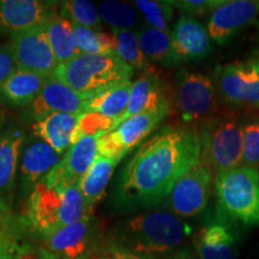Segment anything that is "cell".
<instances>
[{"mask_svg": "<svg viewBox=\"0 0 259 259\" xmlns=\"http://www.w3.org/2000/svg\"><path fill=\"white\" fill-rule=\"evenodd\" d=\"M200 155L196 128L171 124L158 128L139 145L119 174L115 205L127 211L157 206L198 163Z\"/></svg>", "mask_w": 259, "mask_h": 259, "instance_id": "1", "label": "cell"}, {"mask_svg": "<svg viewBox=\"0 0 259 259\" xmlns=\"http://www.w3.org/2000/svg\"><path fill=\"white\" fill-rule=\"evenodd\" d=\"M90 215L93 209L84 199L79 184L51 186L42 180L29 193L22 225L45 239Z\"/></svg>", "mask_w": 259, "mask_h": 259, "instance_id": "2", "label": "cell"}, {"mask_svg": "<svg viewBox=\"0 0 259 259\" xmlns=\"http://www.w3.org/2000/svg\"><path fill=\"white\" fill-rule=\"evenodd\" d=\"M189 234V226L177 215L153 210L138 213L119 226L113 242L136 253L155 257L176 252Z\"/></svg>", "mask_w": 259, "mask_h": 259, "instance_id": "3", "label": "cell"}, {"mask_svg": "<svg viewBox=\"0 0 259 259\" xmlns=\"http://www.w3.org/2000/svg\"><path fill=\"white\" fill-rule=\"evenodd\" d=\"M134 71L116 53L80 54L67 64L59 65L54 77L74 92L94 97L130 82Z\"/></svg>", "mask_w": 259, "mask_h": 259, "instance_id": "4", "label": "cell"}, {"mask_svg": "<svg viewBox=\"0 0 259 259\" xmlns=\"http://www.w3.org/2000/svg\"><path fill=\"white\" fill-rule=\"evenodd\" d=\"M218 215L229 223L259 226V169L240 166L215 176Z\"/></svg>", "mask_w": 259, "mask_h": 259, "instance_id": "5", "label": "cell"}, {"mask_svg": "<svg viewBox=\"0 0 259 259\" xmlns=\"http://www.w3.org/2000/svg\"><path fill=\"white\" fill-rule=\"evenodd\" d=\"M198 128L200 158L215 176L242 166V124L234 113H219Z\"/></svg>", "mask_w": 259, "mask_h": 259, "instance_id": "6", "label": "cell"}, {"mask_svg": "<svg viewBox=\"0 0 259 259\" xmlns=\"http://www.w3.org/2000/svg\"><path fill=\"white\" fill-rule=\"evenodd\" d=\"M173 96L181 121L187 127L198 128L220 113L216 87L205 74L180 70Z\"/></svg>", "mask_w": 259, "mask_h": 259, "instance_id": "7", "label": "cell"}, {"mask_svg": "<svg viewBox=\"0 0 259 259\" xmlns=\"http://www.w3.org/2000/svg\"><path fill=\"white\" fill-rule=\"evenodd\" d=\"M171 111L173 105H168L122 121L115 128L100 136L97 141V155L121 161L132 149L139 147L150 137Z\"/></svg>", "mask_w": 259, "mask_h": 259, "instance_id": "8", "label": "cell"}, {"mask_svg": "<svg viewBox=\"0 0 259 259\" xmlns=\"http://www.w3.org/2000/svg\"><path fill=\"white\" fill-rule=\"evenodd\" d=\"M215 87L226 105L259 107V58L219 66Z\"/></svg>", "mask_w": 259, "mask_h": 259, "instance_id": "9", "label": "cell"}, {"mask_svg": "<svg viewBox=\"0 0 259 259\" xmlns=\"http://www.w3.org/2000/svg\"><path fill=\"white\" fill-rule=\"evenodd\" d=\"M213 180V171L202 158L186 176L178 181L167 197L166 206L178 218L191 219L206 209Z\"/></svg>", "mask_w": 259, "mask_h": 259, "instance_id": "10", "label": "cell"}, {"mask_svg": "<svg viewBox=\"0 0 259 259\" xmlns=\"http://www.w3.org/2000/svg\"><path fill=\"white\" fill-rule=\"evenodd\" d=\"M9 45L17 69L30 71L47 78L54 76L59 63L52 50L45 25L12 34Z\"/></svg>", "mask_w": 259, "mask_h": 259, "instance_id": "11", "label": "cell"}, {"mask_svg": "<svg viewBox=\"0 0 259 259\" xmlns=\"http://www.w3.org/2000/svg\"><path fill=\"white\" fill-rule=\"evenodd\" d=\"M45 250L56 259H92L99 242V227L93 215L63 227L42 239Z\"/></svg>", "mask_w": 259, "mask_h": 259, "instance_id": "12", "label": "cell"}, {"mask_svg": "<svg viewBox=\"0 0 259 259\" xmlns=\"http://www.w3.org/2000/svg\"><path fill=\"white\" fill-rule=\"evenodd\" d=\"M59 14V2L0 0V36L42 27Z\"/></svg>", "mask_w": 259, "mask_h": 259, "instance_id": "13", "label": "cell"}, {"mask_svg": "<svg viewBox=\"0 0 259 259\" xmlns=\"http://www.w3.org/2000/svg\"><path fill=\"white\" fill-rule=\"evenodd\" d=\"M259 18V2L228 0L211 12L208 21L210 38L225 45L241 29L253 24Z\"/></svg>", "mask_w": 259, "mask_h": 259, "instance_id": "14", "label": "cell"}, {"mask_svg": "<svg viewBox=\"0 0 259 259\" xmlns=\"http://www.w3.org/2000/svg\"><path fill=\"white\" fill-rule=\"evenodd\" d=\"M90 99L92 97L74 92L53 76L48 78L41 93L29 106L28 113L32 120L53 113L82 115L85 113Z\"/></svg>", "mask_w": 259, "mask_h": 259, "instance_id": "15", "label": "cell"}, {"mask_svg": "<svg viewBox=\"0 0 259 259\" xmlns=\"http://www.w3.org/2000/svg\"><path fill=\"white\" fill-rule=\"evenodd\" d=\"M100 136H87L71 145L59 164L44 179L46 184L51 186L79 184L96 160Z\"/></svg>", "mask_w": 259, "mask_h": 259, "instance_id": "16", "label": "cell"}, {"mask_svg": "<svg viewBox=\"0 0 259 259\" xmlns=\"http://www.w3.org/2000/svg\"><path fill=\"white\" fill-rule=\"evenodd\" d=\"M173 102L166 82L158 76L157 72L143 73L132 84L127 108L124 114L116 120L113 128L132 116L153 112L163 106L173 105Z\"/></svg>", "mask_w": 259, "mask_h": 259, "instance_id": "17", "label": "cell"}, {"mask_svg": "<svg viewBox=\"0 0 259 259\" xmlns=\"http://www.w3.org/2000/svg\"><path fill=\"white\" fill-rule=\"evenodd\" d=\"M170 36L174 54L180 63L200 61L211 52L208 29L190 16H180L170 31Z\"/></svg>", "mask_w": 259, "mask_h": 259, "instance_id": "18", "label": "cell"}, {"mask_svg": "<svg viewBox=\"0 0 259 259\" xmlns=\"http://www.w3.org/2000/svg\"><path fill=\"white\" fill-rule=\"evenodd\" d=\"M193 245L198 259L235 258V236L231 223L219 215L197 232Z\"/></svg>", "mask_w": 259, "mask_h": 259, "instance_id": "19", "label": "cell"}, {"mask_svg": "<svg viewBox=\"0 0 259 259\" xmlns=\"http://www.w3.org/2000/svg\"><path fill=\"white\" fill-rule=\"evenodd\" d=\"M60 155L41 139L29 142L22 151L19 183L23 193H30L60 162Z\"/></svg>", "mask_w": 259, "mask_h": 259, "instance_id": "20", "label": "cell"}, {"mask_svg": "<svg viewBox=\"0 0 259 259\" xmlns=\"http://www.w3.org/2000/svg\"><path fill=\"white\" fill-rule=\"evenodd\" d=\"M25 142V131L11 124L0 128V197L10 206L16 186L18 161Z\"/></svg>", "mask_w": 259, "mask_h": 259, "instance_id": "21", "label": "cell"}, {"mask_svg": "<svg viewBox=\"0 0 259 259\" xmlns=\"http://www.w3.org/2000/svg\"><path fill=\"white\" fill-rule=\"evenodd\" d=\"M83 115V114H82ZM80 115L53 113L34 120L32 134L42 142L50 145L59 155H65L72 145Z\"/></svg>", "mask_w": 259, "mask_h": 259, "instance_id": "22", "label": "cell"}, {"mask_svg": "<svg viewBox=\"0 0 259 259\" xmlns=\"http://www.w3.org/2000/svg\"><path fill=\"white\" fill-rule=\"evenodd\" d=\"M47 80V77L41 74L17 69L0 87V100L9 106H30Z\"/></svg>", "mask_w": 259, "mask_h": 259, "instance_id": "23", "label": "cell"}, {"mask_svg": "<svg viewBox=\"0 0 259 259\" xmlns=\"http://www.w3.org/2000/svg\"><path fill=\"white\" fill-rule=\"evenodd\" d=\"M139 46L149 61L157 63L164 67H174L181 63L174 54L170 32L154 29L149 25L138 28Z\"/></svg>", "mask_w": 259, "mask_h": 259, "instance_id": "24", "label": "cell"}, {"mask_svg": "<svg viewBox=\"0 0 259 259\" xmlns=\"http://www.w3.org/2000/svg\"><path fill=\"white\" fill-rule=\"evenodd\" d=\"M119 162L120 161L97 155L92 168L79 181L80 192L92 209L106 196L107 187Z\"/></svg>", "mask_w": 259, "mask_h": 259, "instance_id": "25", "label": "cell"}, {"mask_svg": "<svg viewBox=\"0 0 259 259\" xmlns=\"http://www.w3.org/2000/svg\"><path fill=\"white\" fill-rule=\"evenodd\" d=\"M45 29L59 65L67 64L80 56L74 38L72 22L58 14L45 24Z\"/></svg>", "mask_w": 259, "mask_h": 259, "instance_id": "26", "label": "cell"}, {"mask_svg": "<svg viewBox=\"0 0 259 259\" xmlns=\"http://www.w3.org/2000/svg\"><path fill=\"white\" fill-rule=\"evenodd\" d=\"M134 82H126L94 96L87 106L85 113H97L114 120V124L127 108Z\"/></svg>", "mask_w": 259, "mask_h": 259, "instance_id": "27", "label": "cell"}, {"mask_svg": "<svg viewBox=\"0 0 259 259\" xmlns=\"http://www.w3.org/2000/svg\"><path fill=\"white\" fill-rule=\"evenodd\" d=\"M116 37V52L119 57L134 70L144 73H156V69L151 65L139 46L137 32L132 30H113Z\"/></svg>", "mask_w": 259, "mask_h": 259, "instance_id": "28", "label": "cell"}, {"mask_svg": "<svg viewBox=\"0 0 259 259\" xmlns=\"http://www.w3.org/2000/svg\"><path fill=\"white\" fill-rule=\"evenodd\" d=\"M73 32L80 54H106L116 52L114 32L84 28L76 24H73Z\"/></svg>", "mask_w": 259, "mask_h": 259, "instance_id": "29", "label": "cell"}, {"mask_svg": "<svg viewBox=\"0 0 259 259\" xmlns=\"http://www.w3.org/2000/svg\"><path fill=\"white\" fill-rule=\"evenodd\" d=\"M59 15L79 27L90 29H100L101 27L99 9L89 0L59 2Z\"/></svg>", "mask_w": 259, "mask_h": 259, "instance_id": "30", "label": "cell"}, {"mask_svg": "<svg viewBox=\"0 0 259 259\" xmlns=\"http://www.w3.org/2000/svg\"><path fill=\"white\" fill-rule=\"evenodd\" d=\"M100 17L113 30H132L137 28L138 17L131 6L120 2H102L99 5Z\"/></svg>", "mask_w": 259, "mask_h": 259, "instance_id": "31", "label": "cell"}, {"mask_svg": "<svg viewBox=\"0 0 259 259\" xmlns=\"http://www.w3.org/2000/svg\"><path fill=\"white\" fill-rule=\"evenodd\" d=\"M135 8L143 15L149 27L157 30L168 31L169 23L174 16L173 2H155V0H137L134 2Z\"/></svg>", "mask_w": 259, "mask_h": 259, "instance_id": "32", "label": "cell"}, {"mask_svg": "<svg viewBox=\"0 0 259 259\" xmlns=\"http://www.w3.org/2000/svg\"><path fill=\"white\" fill-rule=\"evenodd\" d=\"M242 166L259 167V118L242 125Z\"/></svg>", "mask_w": 259, "mask_h": 259, "instance_id": "33", "label": "cell"}, {"mask_svg": "<svg viewBox=\"0 0 259 259\" xmlns=\"http://www.w3.org/2000/svg\"><path fill=\"white\" fill-rule=\"evenodd\" d=\"M114 126V120L106 118L97 113H84L80 115L76 132L73 135L72 145L87 136L102 135L107 131H111Z\"/></svg>", "mask_w": 259, "mask_h": 259, "instance_id": "34", "label": "cell"}, {"mask_svg": "<svg viewBox=\"0 0 259 259\" xmlns=\"http://www.w3.org/2000/svg\"><path fill=\"white\" fill-rule=\"evenodd\" d=\"M223 3L225 0H180L173 2V4L176 9L183 12V15L194 18L196 16H203L215 11Z\"/></svg>", "mask_w": 259, "mask_h": 259, "instance_id": "35", "label": "cell"}, {"mask_svg": "<svg viewBox=\"0 0 259 259\" xmlns=\"http://www.w3.org/2000/svg\"><path fill=\"white\" fill-rule=\"evenodd\" d=\"M28 246L22 245L16 234V226L11 216L0 218V251H27Z\"/></svg>", "mask_w": 259, "mask_h": 259, "instance_id": "36", "label": "cell"}, {"mask_svg": "<svg viewBox=\"0 0 259 259\" xmlns=\"http://www.w3.org/2000/svg\"><path fill=\"white\" fill-rule=\"evenodd\" d=\"M92 259H155V257L136 253L112 241L102 250L97 251Z\"/></svg>", "mask_w": 259, "mask_h": 259, "instance_id": "37", "label": "cell"}, {"mask_svg": "<svg viewBox=\"0 0 259 259\" xmlns=\"http://www.w3.org/2000/svg\"><path fill=\"white\" fill-rule=\"evenodd\" d=\"M17 70V64L9 42L0 46V87Z\"/></svg>", "mask_w": 259, "mask_h": 259, "instance_id": "38", "label": "cell"}, {"mask_svg": "<svg viewBox=\"0 0 259 259\" xmlns=\"http://www.w3.org/2000/svg\"><path fill=\"white\" fill-rule=\"evenodd\" d=\"M168 259H198L196 255V252H193V250H191L189 247H184V248H179L176 252L170 254V257Z\"/></svg>", "mask_w": 259, "mask_h": 259, "instance_id": "39", "label": "cell"}, {"mask_svg": "<svg viewBox=\"0 0 259 259\" xmlns=\"http://www.w3.org/2000/svg\"><path fill=\"white\" fill-rule=\"evenodd\" d=\"M29 255L27 251H0V259H24Z\"/></svg>", "mask_w": 259, "mask_h": 259, "instance_id": "40", "label": "cell"}, {"mask_svg": "<svg viewBox=\"0 0 259 259\" xmlns=\"http://www.w3.org/2000/svg\"><path fill=\"white\" fill-rule=\"evenodd\" d=\"M24 259H56V258H54L53 255L50 253V252L46 251L44 248V250L38 251L35 255H31V257H29L28 255V257H25Z\"/></svg>", "mask_w": 259, "mask_h": 259, "instance_id": "41", "label": "cell"}, {"mask_svg": "<svg viewBox=\"0 0 259 259\" xmlns=\"http://www.w3.org/2000/svg\"><path fill=\"white\" fill-rule=\"evenodd\" d=\"M3 126H0V128H2ZM8 216H11L10 215V206L6 204L5 200L0 197V218H8Z\"/></svg>", "mask_w": 259, "mask_h": 259, "instance_id": "42", "label": "cell"}, {"mask_svg": "<svg viewBox=\"0 0 259 259\" xmlns=\"http://www.w3.org/2000/svg\"><path fill=\"white\" fill-rule=\"evenodd\" d=\"M4 122H5V115H4V113H3L2 108H0V126L4 125Z\"/></svg>", "mask_w": 259, "mask_h": 259, "instance_id": "43", "label": "cell"}]
</instances>
